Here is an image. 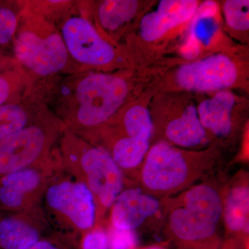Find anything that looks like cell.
<instances>
[{
    "label": "cell",
    "instance_id": "1",
    "mask_svg": "<svg viewBox=\"0 0 249 249\" xmlns=\"http://www.w3.org/2000/svg\"><path fill=\"white\" fill-rule=\"evenodd\" d=\"M63 95L62 111L70 132L80 133L112 117L125 101V80L113 75L91 73L74 79Z\"/></svg>",
    "mask_w": 249,
    "mask_h": 249
},
{
    "label": "cell",
    "instance_id": "2",
    "mask_svg": "<svg viewBox=\"0 0 249 249\" xmlns=\"http://www.w3.org/2000/svg\"><path fill=\"white\" fill-rule=\"evenodd\" d=\"M60 145L62 166L88 186L96 203L106 209L111 207L124 191V175L109 152L70 131L64 134Z\"/></svg>",
    "mask_w": 249,
    "mask_h": 249
},
{
    "label": "cell",
    "instance_id": "3",
    "mask_svg": "<svg viewBox=\"0 0 249 249\" xmlns=\"http://www.w3.org/2000/svg\"><path fill=\"white\" fill-rule=\"evenodd\" d=\"M223 203L213 187H193L170 205L168 225L170 235L184 247H198L212 240L222 217Z\"/></svg>",
    "mask_w": 249,
    "mask_h": 249
},
{
    "label": "cell",
    "instance_id": "4",
    "mask_svg": "<svg viewBox=\"0 0 249 249\" xmlns=\"http://www.w3.org/2000/svg\"><path fill=\"white\" fill-rule=\"evenodd\" d=\"M13 42L18 62L37 76L55 74L68 63L70 56L60 31L41 16L19 21Z\"/></svg>",
    "mask_w": 249,
    "mask_h": 249
},
{
    "label": "cell",
    "instance_id": "5",
    "mask_svg": "<svg viewBox=\"0 0 249 249\" xmlns=\"http://www.w3.org/2000/svg\"><path fill=\"white\" fill-rule=\"evenodd\" d=\"M204 170L192 164L178 149L160 142L147 152L141 181L150 194L169 196L191 184Z\"/></svg>",
    "mask_w": 249,
    "mask_h": 249
},
{
    "label": "cell",
    "instance_id": "6",
    "mask_svg": "<svg viewBox=\"0 0 249 249\" xmlns=\"http://www.w3.org/2000/svg\"><path fill=\"white\" fill-rule=\"evenodd\" d=\"M60 130V126L51 121H34L0 141V178L47 163Z\"/></svg>",
    "mask_w": 249,
    "mask_h": 249
},
{
    "label": "cell",
    "instance_id": "7",
    "mask_svg": "<svg viewBox=\"0 0 249 249\" xmlns=\"http://www.w3.org/2000/svg\"><path fill=\"white\" fill-rule=\"evenodd\" d=\"M45 191V202L51 212L73 230L86 231L96 220L94 196L84 183L75 180L55 178Z\"/></svg>",
    "mask_w": 249,
    "mask_h": 249
},
{
    "label": "cell",
    "instance_id": "8",
    "mask_svg": "<svg viewBox=\"0 0 249 249\" xmlns=\"http://www.w3.org/2000/svg\"><path fill=\"white\" fill-rule=\"evenodd\" d=\"M60 34L69 54L75 61L88 66H105L115 58V50L86 18L70 16Z\"/></svg>",
    "mask_w": 249,
    "mask_h": 249
},
{
    "label": "cell",
    "instance_id": "9",
    "mask_svg": "<svg viewBox=\"0 0 249 249\" xmlns=\"http://www.w3.org/2000/svg\"><path fill=\"white\" fill-rule=\"evenodd\" d=\"M237 78L235 63L222 54L184 64L176 74L179 87L199 92L222 91L235 84Z\"/></svg>",
    "mask_w": 249,
    "mask_h": 249
},
{
    "label": "cell",
    "instance_id": "10",
    "mask_svg": "<svg viewBox=\"0 0 249 249\" xmlns=\"http://www.w3.org/2000/svg\"><path fill=\"white\" fill-rule=\"evenodd\" d=\"M197 8L196 0H161L155 11L141 20V37L146 42L158 40L170 29L191 19Z\"/></svg>",
    "mask_w": 249,
    "mask_h": 249
},
{
    "label": "cell",
    "instance_id": "11",
    "mask_svg": "<svg viewBox=\"0 0 249 249\" xmlns=\"http://www.w3.org/2000/svg\"><path fill=\"white\" fill-rule=\"evenodd\" d=\"M156 198L139 188H128L121 192L111 209L113 227L133 231L152 217L160 209Z\"/></svg>",
    "mask_w": 249,
    "mask_h": 249
},
{
    "label": "cell",
    "instance_id": "12",
    "mask_svg": "<svg viewBox=\"0 0 249 249\" xmlns=\"http://www.w3.org/2000/svg\"><path fill=\"white\" fill-rule=\"evenodd\" d=\"M235 103V96L227 90L218 91L213 97L201 102L197 113L203 127L215 135H228L232 128L231 113Z\"/></svg>",
    "mask_w": 249,
    "mask_h": 249
},
{
    "label": "cell",
    "instance_id": "13",
    "mask_svg": "<svg viewBox=\"0 0 249 249\" xmlns=\"http://www.w3.org/2000/svg\"><path fill=\"white\" fill-rule=\"evenodd\" d=\"M40 238V227L32 217L23 214L0 221V249H26Z\"/></svg>",
    "mask_w": 249,
    "mask_h": 249
},
{
    "label": "cell",
    "instance_id": "14",
    "mask_svg": "<svg viewBox=\"0 0 249 249\" xmlns=\"http://www.w3.org/2000/svg\"><path fill=\"white\" fill-rule=\"evenodd\" d=\"M165 135L168 140L178 146L191 147L204 143L206 132L199 120L196 108L188 106L181 116L170 121L165 128Z\"/></svg>",
    "mask_w": 249,
    "mask_h": 249
},
{
    "label": "cell",
    "instance_id": "15",
    "mask_svg": "<svg viewBox=\"0 0 249 249\" xmlns=\"http://www.w3.org/2000/svg\"><path fill=\"white\" fill-rule=\"evenodd\" d=\"M53 167L49 162L39 166L25 168L0 178V185L9 186L34 200L47 188V176L53 175Z\"/></svg>",
    "mask_w": 249,
    "mask_h": 249
},
{
    "label": "cell",
    "instance_id": "16",
    "mask_svg": "<svg viewBox=\"0 0 249 249\" xmlns=\"http://www.w3.org/2000/svg\"><path fill=\"white\" fill-rule=\"evenodd\" d=\"M249 190L246 184L237 185L228 193L223 212L226 224L231 232L249 231Z\"/></svg>",
    "mask_w": 249,
    "mask_h": 249
},
{
    "label": "cell",
    "instance_id": "17",
    "mask_svg": "<svg viewBox=\"0 0 249 249\" xmlns=\"http://www.w3.org/2000/svg\"><path fill=\"white\" fill-rule=\"evenodd\" d=\"M149 146L148 141L124 137L116 139L108 152L124 173L135 169L142 163Z\"/></svg>",
    "mask_w": 249,
    "mask_h": 249
},
{
    "label": "cell",
    "instance_id": "18",
    "mask_svg": "<svg viewBox=\"0 0 249 249\" xmlns=\"http://www.w3.org/2000/svg\"><path fill=\"white\" fill-rule=\"evenodd\" d=\"M137 8L135 0H106L98 6V20L105 30L116 31L135 16Z\"/></svg>",
    "mask_w": 249,
    "mask_h": 249
},
{
    "label": "cell",
    "instance_id": "19",
    "mask_svg": "<svg viewBox=\"0 0 249 249\" xmlns=\"http://www.w3.org/2000/svg\"><path fill=\"white\" fill-rule=\"evenodd\" d=\"M22 105L13 102L0 106V141L34 122Z\"/></svg>",
    "mask_w": 249,
    "mask_h": 249
},
{
    "label": "cell",
    "instance_id": "20",
    "mask_svg": "<svg viewBox=\"0 0 249 249\" xmlns=\"http://www.w3.org/2000/svg\"><path fill=\"white\" fill-rule=\"evenodd\" d=\"M123 125L126 137L148 141L152 134V121L146 108L140 106L129 108L123 118Z\"/></svg>",
    "mask_w": 249,
    "mask_h": 249
},
{
    "label": "cell",
    "instance_id": "21",
    "mask_svg": "<svg viewBox=\"0 0 249 249\" xmlns=\"http://www.w3.org/2000/svg\"><path fill=\"white\" fill-rule=\"evenodd\" d=\"M21 13L17 5L9 1H0V45L14 40L19 27Z\"/></svg>",
    "mask_w": 249,
    "mask_h": 249
},
{
    "label": "cell",
    "instance_id": "22",
    "mask_svg": "<svg viewBox=\"0 0 249 249\" xmlns=\"http://www.w3.org/2000/svg\"><path fill=\"white\" fill-rule=\"evenodd\" d=\"M223 11L229 27L237 31L249 30V0H227Z\"/></svg>",
    "mask_w": 249,
    "mask_h": 249
},
{
    "label": "cell",
    "instance_id": "23",
    "mask_svg": "<svg viewBox=\"0 0 249 249\" xmlns=\"http://www.w3.org/2000/svg\"><path fill=\"white\" fill-rule=\"evenodd\" d=\"M18 71L6 70L0 73V106L14 102V98L19 86Z\"/></svg>",
    "mask_w": 249,
    "mask_h": 249
},
{
    "label": "cell",
    "instance_id": "24",
    "mask_svg": "<svg viewBox=\"0 0 249 249\" xmlns=\"http://www.w3.org/2000/svg\"><path fill=\"white\" fill-rule=\"evenodd\" d=\"M32 199L9 186L0 185V204L6 209L19 211L29 209Z\"/></svg>",
    "mask_w": 249,
    "mask_h": 249
},
{
    "label": "cell",
    "instance_id": "25",
    "mask_svg": "<svg viewBox=\"0 0 249 249\" xmlns=\"http://www.w3.org/2000/svg\"><path fill=\"white\" fill-rule=\"evenodd\" d=\"M109 249H136L138 238L134 231L122 230L113 227L108 233Z\"/></svg>",
    "mask_w": 249,
    "mask_h": 249
},
{
    "label": "cell",
    "instance_id": "26",
    "mask_svg": "<svg viewBox=\"0 0 249 249\" xmlns=\"http://www.w3.org/2000/svg\"><path fill=\"white\" fill-rule=\"evenodd\" d=\"M81 249H109L107 232L101 228L88 232L82 240Z\"/></svg>",
    "mask_w": 249,
    "mask_h": 249
},
{
    "label": "cell",
    "instance_id": "27",
    "mask_svg": "<svg viewBox=\"0 0 249 249\" xmlns=\"http://www.w3.org/2000/svg\"><path fill=\"white\" fill-rule=\"evenodd\" d=\"M26 249H65L56 241L52 240H40Z\"/></svg>",
    "mask_w": 249,
    "mask_h": 249
},
{
    "label": "cell",
    "instance_id": "28",
    "mask_svg": "<svg viewBox=\"0 0 249 249\" xmlns=\"http://www.w3.org/2000/svg\"><path fill=\"white\" fill-rule=\"evenodd\" d=\"M3 67H4V61H3V59L1 58V54H0V73L4 71L2 70Z\"/></svg>",
    "mask_w": 249,
    "mask_h": 249
},
{
    "label": "cell",
    "instance_id": "29",
    "mask_svg": "<svg viewBox=\"0 0 249 249\" xmlns=\"http://www.w3.org/2000/svg\"><path fill=\"white\" fill-rule=\"evenodd\" d=\"M143 249H165L163 247H160V246H152V247H147V248Z\"/></svg>",
    "mask_w": 249,
    "mask_h": 249
}]
</instances>
